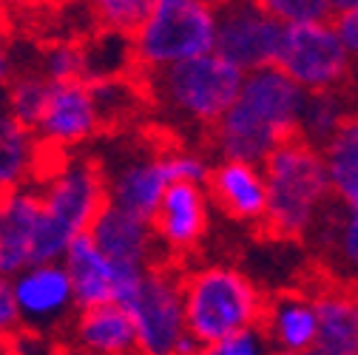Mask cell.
<instances>
[{"mask_svg": "<svg viewBox=\"0 0 358 355\" xmlns=\"http://www.w3.org/2000/svg\"><path fill=\"white\" fill-rule=\"evenodd\" d=\"M182 307L188 333L208 349L225 338L259 330L264 319V296L236 268L213 264L182 276Z\"/></svg>", "mask_w": 358, "mask_h": 355, "instance_id": "4", "label": "cell"}, {"mask_svg": "<svg viewBox=\"0 0 358 355\" xmlns=\"http://www.w3.org/2000/svg\"><path fill=\"white\" fill-rule=\"evenodd\" d=\"M34 191L43 205L37 264L63 261L69 245L92 231L108 205L106 171L88 154H49Z\"/></svg>", "mask_w": 358, "mask_h": 355, "instance_id": "2", "label": "cell"}, {"mask_svg": "<svg viewBox=\"0 0 358 355\" xmlns=\"http://www.w3.org/2000/svg\"><path fill=\"white\" fill-rule=\"evenodd\" d=\"M202 355H205V352H202Z\"/></svg>", "mask_w": 358, "mask_h": 355, "instance_id": "38", "label": "cell"}, {"mask_svg": "<svg viewBox=\"0 0 358 355\" xmlns=\"http://www.w3.org/2000/svg\"><path fill=\"white\" fill-rule=\"evenodd\" d=\"M304 92L276 66L250 71L239 97L213 125V145L228 162L262 168L276 148L296 140Z\"/></svg>", "mask_w": 358, "mask_h": 355, "instance_id": "1", "label": "cell"}, {"mask_svg": "<svg viewBox=\"0 0 358 355\" xmlns=\"http://www.w3.org/2000/svg\"><path fill=\"white\" fill-rule=\"evenodd\" d=\"M69 349L80 355H140L131 313L117 304L77 310L71 319Z\"/></svg>", "mask_w": 358, "mask_h": 355, "instance_id": "18", "label": "cell"}, {"mask_svg": "<svg viewBox=\"0 0 358 355\" xmlns=\"http://www.w3.org/2000/svg\"><path fill=\"white\" fill-rule=\"evenodd\" d=\"M131 40L140 74L208 57L216 49V6L202 0H154L151 15Z\"/></svg>", "mask_w": 358, "mask_h": 355, "instance_id": "6", "label": "cell"}, {"mask_svg": "<svg viewBox=\"0 0 358 355\" xmlns=\"http://www.w3.org/2000/svg\"><path fill=\"white\" fill-rule=\"evenodd\" d=\"M0 355H20L15 347H9V349H0Z\"/></svg>", "mask_w": 358, "mask_h": 355, "instance_id": "34", "label": "cell"}, {"mask_svg": "<svg viewBox=\"0 0 358 355\" xmlns=\"http://www.w3.org/2000/svg\"><path fill=\"white\" fill-rule=\"evenodd\" d=\"M49 159V151L37 140L34 128L20 122L0 97V188H31Z\"/></svg>", "mask_w": 358, "mask_h": 355, "instance_id": "20", "label": "cell"}, {"mask_svg": "<svg viewBox=\"0 0 358 355\" xmlns=\"http://www.w3.org/2000/svg\"><path fill=\"white\" fill-rule=\"evenodd\" d=\"M6 194H9V191H3V188H0V205H3V199H6Z\"/></svg>", "mask_w": 358, "mask_h": 355, "instance_id": "36", "label": "cell"}, {"mask_svg": "<svg viewBox=\"0 0 358 355\" xmlns=\"http://www.w3.org/2000/svg\"><path fill=\"white\" fill-rule=\"evenodd\" d=\"M140 77L157 108H162L182 125H199L210 131L228 114L245 80V74L236 66L222 60L216 52Z\"/></svg>", "mask_w": 358, "mask_h": 355, "instance_id": "5", "label": "cell"}, {"mask_svg": "<svg viewBox=\"0 0 358 355\" xmlns=\"http://www.w3.org/2000/svg\"><path fill=\"white\" fill-rule=\"evenodd\" d=\"M304 239L319 250V261L330 273V284L358 287V213L330 196Z\"/></svg>", "mask_w": 358, "mask_h": 355, "instance_id": "15", "label": "cell"}, {"mask_svg": "<svg viewBox=\"0 0 358 355\" xmlns=\"http://www.w3.org/2000/svg\"><path fill=\"white\" fill-rule=\"evenodd\" d=\"M106 171V168H103ZM173 185V176L168 168V151H143L120 159L111 171H106L108 205L128 210L140 219L154 222L165 191Z\"/></svg>", "mask_w": 358, "mask_h": 355, "instance_id": "12", "label": "cell"}, {"mask_svg": "<svg viewBox=\"0 0 358 355\" xmlns=\"http://www.w3.org/2000/svg\"><path fill=\"white\" fill-rule=\"evenodd\" d=\"M330 194L347 210L358 213V117H350L322 151Z\"/></svg>", "mask_w": 358, "mask_h": 355, "instance_id": "23", "label": "cell"}, {"mask_svg": "<svg viewBox=\"0 0 358 355\" xmlns=\"http://www.w3.org/2000/svg\"><path fill=\"white\" fill-rule=\"evenodd\" d=\"M154 0H100L92 6V17L100 31L134 37L151 15Z\"/></svg>", "mask_w": 358, "mask_h": 355, "instance_id": "27", "label": "cell"}, {"mask_svg": "<svg viewBox=\"0 0 358 355\" xmlns=\"http://www.w3.org/2000/svg\"><path fill=\"white\" fill-rule=\"evenodd\" d=\"M307 355H313V352H307Z\"/></svg>", "mask_w": 358, "mask_h": 355, "instance_id": "37", "label": "cell"}, {"mask_svg": "<svg viewBox=\"0 0 358 355\" xmlns=\"http://www.w3.org/2000/svg\"><path fill=\"white\" fill-rule=\"evenodd\" d=\"M60 355H80V352H74V349H69V347H66V349H60Z\"/></svg>", "mask_w": 358, "mask_h": 355, "instance_id": "35", "label": "cell"}, {"mask_svg": "<svg viewBox=\"0 0 358 355\" xmlns=\"http://www.w3.org/2000/svg\"><path fill=\"white\" fill-rule=\"evenodd\" d=\"M20 333H23V324H20V316H17L12 282L0 279V349H9Z\"/></svg>", "mask_w": 358, "mask_h": 355, "instance_id": "32", "label": "cell"}, {"mask_svg": "<svg viewBox=\"0 0 358 355\" xmlns=\"http://www.w3.org/2000/svg\"><path fill=\"white\" fill-rule=\"evenodd\" d=\"M319 338L313 355H358V287L324 284L313 293Z\"/></svg>", "mask_w": 358, "mask_h": 355, "instance_id": "21", "label": "cell"}, {"mask_svg": "<svg viewBox=\"0 0 358 355\" xmlns=\"http://www.w3.org/2000/svg\"><path fill=\"white\" fill-rule=\"evenodd\" d=\"M49 88H52V82L43 80V74L37 68H20V71H15V77L9 80V85L3 88V94L0 97H3L6 108L20 122L34 128L40 114H43V108H46Z\"/></svg>", "mask_w": 358, "mask_h": 355, "instance_id": "26", "label": "cell"}, {"mask_svg": "<svg viewBox=\"0 0 358 355\" xmlns=\"http://www.w3.org/2000/svg\"><path fill=\"white\" fill-rule=\"evenodd\" d=\"M205 355H273V349L262 330H248L234 338H225L216 347H208Z\"/></svg>", "mask_w": 358, "mask_h": 355, "instance_id": "31", "label": "cell"}, {"mask_svg": "<svg viewBox=\"0 0 358 355\" xmlns=\"http://www.w3.org/2000/svg\"><path fill=\"white\" fill-rule=\"evenodd\" d=\"M63 268L71 279L77 310H94V307L114 304L117 268L88 233L69 245L63 256Z\"/></svg>", "mask_w": 358, "mask_h": 355, "instance_id": "22", "label": "cell"}, {"mask_svg": "<svg viewBox=\"0 0 358 355\" xmlns=\"http://www.w3.org/2000/svg\"><path fill=\"white\" fill-rule=\"evenodd\" d=\"M262 173L267 185L264 228L276 239H304L333 196L322 151L296 137L267 157Z\"/></svg>", "mask_w": 358, "mask_h": 355, "instance_id": "3", "label": "cell"}, {"mask_svg": "<svg viewBox=\"0 0 358 355\" xmlns=\"http://www.w3.org/2000/svg\"><path fill=\"white\" fill-rule=\"evenodd\" d=\"M262 6L282 26L330 23L336 15V0H267Z\"/></svg>", "mask_w": 358, "mask_h": 355, "instance_id": "29", "label": "cell"}, {"mask_svg": "<svg viewBox=\"0 0 358 355\" xmlns=\"http://www.w3.org/2000/svg\"><path fill=\"white\" fill-rule=\"evenodd\" d=\"M137 330L140 355H176L179 344L188 338L185 307H182V276L173 268H154L128 307Z\"/></svg>", "mask_w": 358, "mask_h": 355, "instance_id": "8", "label": "cell"}, {"mask_svg": "<svg viewBox=\"0 0 358 355\" xmlns=\"http://www.w3.org/2000/svg\"><path fill=\"white\" fill-rule=\"evenodd\" d=\"M83 49V82L97 85L108 80H125L134 68H137V57H134V40L111 31H97L80 43Z\"/></svg>", "mask_w": 358, "mask_h": 355, "instance_id": "24", "label": "cell"}, {"mask_svg": "<svg viewBox=\"0 0 358 355\" xmlns=\"http://www.w3.org/2000/svg\"><path fill=\"white\" fill-rule=\"evenodd\" d=\"M330 26L338 34L347 55L358 60V0H336V15Z\"/></svg>", "mask_w": 358, "mask_h": 355, "instance_id": "30", "label": "cell"}, {"mask_svg": "<svg viewBox=\"0 0 358 355\" xmlns=\"http://www.w3.org/2000/svg\"><path fill=\"white\" fill-rule=\"evenodd\" d=\"M103 117L88 82H63L49 88L34 134L49 154H71L103 131Z\"/></svg>", "mask_w": 358, "mask_h": 355, "instance_id": "10", "label": "cell"}, {"mask_svg": "<svg viewBox=\"0 0 358 355\" xmlns=\"http://www.w3.org/2000/svg\"><path fill=\"white\" fill-rule=\"evenodd\" d=\"M285 26L262 3H216V55L242 74L279 63Z\"/></svg>", "mask_w": 358, "mask_h": 355, "instance_id": "9", "label": "cell"}, {"mask_svg": "<svg viewBox=\"0 0 358 355\" xmlns=\"http://www.w3.org/2000/svg\"><path fill=\"white\" fill-rule=\"evenodd\" d=\"M355 117L344 92H322V94H304L301 117H299V140L324 151V145L338 134V128Z\"/></svg>", "mask_w": 358, "mask_h": 355, "instance_id": "25", "label": "cell"}, {"mask_svg": "<svg viewBox=\"0 0 358 355\" xmlns=\"http://www.w3.org/2000/svg\"><path fill=\"white\" fill-rule=\"evenodd\" d=\"M12 282L15 304L23 330L52 335L69 324L71 310H77L71 279L63 268V261L55 264H34L17 273Z\"/></svg>", "mask_w": 358, "mask_h": 355, "instance_id": "11", "label": "cell"}, {"mask_svg": "<svg viewBox=\"0 0 358 355\" xmlns=\"http://www.w3.org/2000/svg\"><path fill=\"white\" fill-rule=\"evenodd\" d=\"M88 236L120 268H140V270L165 268V261L159 259L162 242L154 231V222L140 219L128 210L106 205L92 231H88Z\"/></svg>", "mask_w": 358, "mask_h": 355, "instance_id": "13", "label": "cell"}, {"mask_svg": "<svg viewBox=\"0 0 358 355\" xmlns=\"http://www.w3.org/2000/svg\"><path fill=\"white\" fill-rule=\"evenodd\" d=\"M208 191L202 185L173 182L154 216V231L168 253L191 250L208 228Z\"/></svg>", "mask_w": 358, "mask_h": 355, "instance_id": "17", "label": "cell"}, {"mask_svg": "<svg viewBox=\"0 0 358 355\" xmlns=\"http://www.w3.org/2000/svg\"><path fill=\"white\" fill-rule=\"evenodd\" d=\"M273 355H307L319 338V316L313 296L285 290L264 301V319L259 327Z\"/></svg>", "mask_w": 358, "mask_h": 355, "instance_id": "16", "label": "cell"}, {"mask_svg": "<svg viewBox=\"0 0 358 355\" xmlns=\"http://www.w3.org/2000/svg\"><path fill=\"white\" fill-rule=\"evenodd\" d=\"M276 68L290 77L304 94L341 92L352 71V57L330 23L285 26Z\"/></svg>", "mask_w": 358, "mask_h": 355, "instance_id": "7", "label": "cell"}, {"mask_svg": "<svg viewBox=\"0 0 358 355\" xmlns=\"http://www.w3.org/2000/svg\"><path fill=\"white\" fill-rule=\"evenodd\" d=\"M15 71H17V63H15V57H12V49H9L6 37L0 34V94H3V88H6L9 80L15 77Z\"/></svg>", "mask_w": 358, "mask_h": 355, "instance_id": "33", "label": "cell"}, {"mask_svg": "<svg viewBox=\"0 0 358 355\" xmlns=\"http://www.w3.org/2000/svg\"><path fill=\"white\" fill-rule=\"evenodd\" d=\"M37 71L52 85L83 82V49H80V43H69V40L49 43L37 57Z\"/></svg>", "mask_w": 358, "mask_h": 355, "instance_id": "28", "label": "cell"}, {"mask_svg": "<svg viewBox=\"0 0 358 355\" xmlns=\"http://www.w3.org/2000/svg\"><path fill=\"white\" fill-rule=\"evenodd\" d=\"M43 233V205L31 188L9 191L0 205V279H15L37 264Z\"/></svg>", "mask_w": 358, "mask_h": 355, "instance_id": "14", "label": "cell"}, {"mask_svg": "<svg viewBox=\"0 0 358 355\" xmlns=\"http://www.w3.org/2000/svg\"><path fill=\"white\" fill-rule=\"evenodd\" d=\"M208 199L236 222H264L267 185L262 168L222 159L216 168H210Z\"/></svg>", "mask_w": 358, "mask_h": 355, "instance_id": "19", "label": "cell"}]
</instances>
